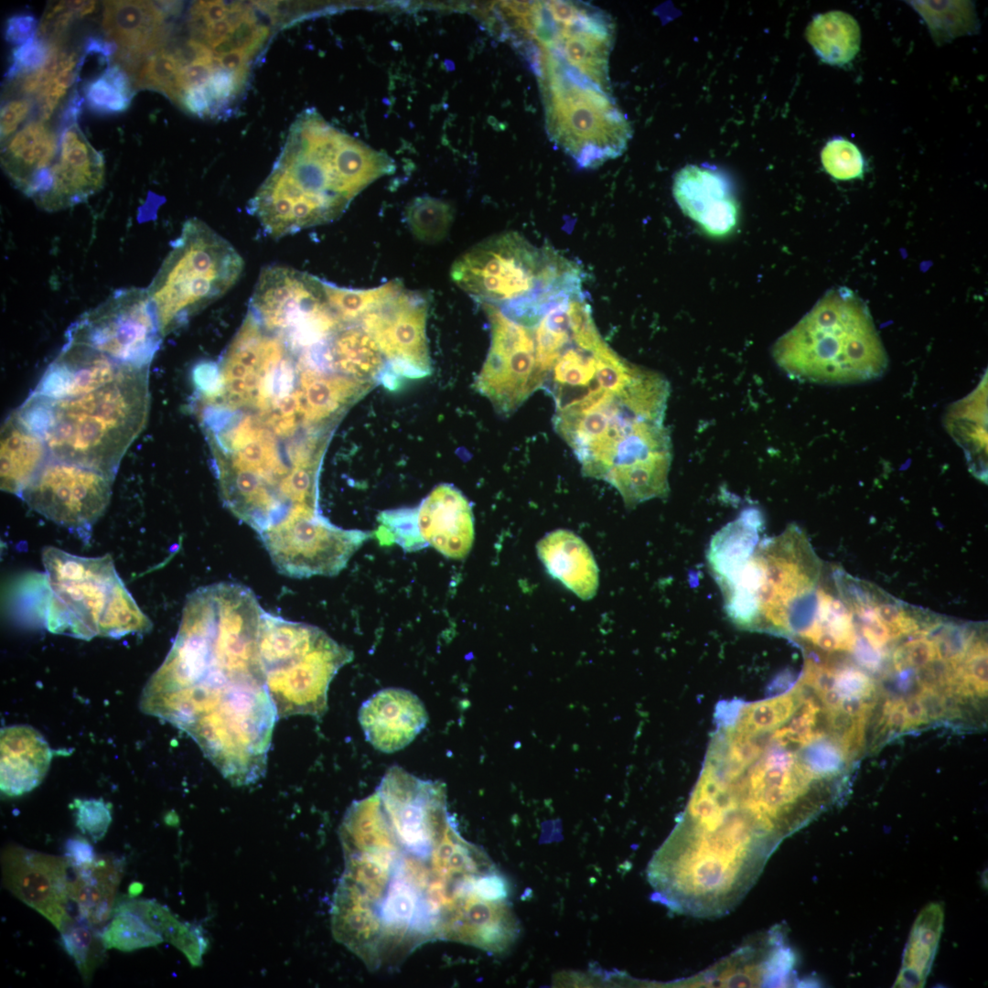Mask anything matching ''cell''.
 <instances>
[{
    "mask_svg": "<svg viewBox=\"0 0 988 988\" xmlns=\"http://www.w3.org/2000/svg\"><path fill=\"white\" fill-rule=\"evenodd\" d=\"M70 867L78 869L91 864L97 857L92 845L82 837H74L65 843V855Z\"/></svg>",
    "mask_w": 988,
    "mask_h": 988,
    "instance_id": "11a10c76",
    "label": "cell"
},
{
    "mask_svg": "<svg viewBox=\"0 0 988 988\" xmlns=\"http://www.w3.org/2000/svg\"><path fill=\"white\" fill-rule=\"evenodd\" d=\"M78 15L68 1L49 4L39 23L37 36L49 43L60 42L63 34Z\"/></svg>",
    "mask_w": 988,
    "mask_h": 988,
    "instance_id": "c3c4849f",
    "label": "cell"
},
{
    "mask_svg": "<svg viewBox=\"0 0 988 988\" xmlns=\"http://www.w3.org/2000/svg\"><path fill=\"white\" fill-rule=\"evenodd\" d=\"M822 738L808 744L802 757V763L817 779L837 774L846 757L839 743Z\"/></svg>",
    "mask_w": 988,
    "mask_h": 988,
    "instance_id": "7bdbcfd3",
    "label": "cell"
},
{
    "mask_svg": "<svg viewBox=\"0 0 988 988\" xmlns=\"http://www.w3.org/2000/svg\"><path fill=\"white\" fill-rule=\"evenodd\" d=\"M42 562L50 592V631L89 639L150 629V619L125 587L110 554L83 557L46 546Z\"/></svg>",
    "mask_w": 988,
    "mask_h": 988,
    "instance_id": "52a82bcc",
    "label": "cell"
},
{
    "mask_svg": "<svg viewBox=\"0 0 988 988\" xmlns=\"http://www.w3.org/2000/svg\"><path fill=\"white\" fill-rule=\"evenodd\" d=\"M822 163L828 174L839 180L860 177L864 171V159L860 150L851 142L835 138L826 144L822 151Z\"/></svg>",
    "mask_w": 988,
    "mask_h": 988,
    "instance_id": "b9f144b4",
    "label": "cell"
},
{
    "mask_svg": "<svg viewBox=\"0 0 988 988\" xmlns=\"http://www.w3.org/2000/svg\"><path fill=\"white\" fill-rule=\"evenodd\" d=\"M452 207L440 199L419 197L409 204L406 219L413 236L435 243L446 238L453 221Z\"/></svg>",
    "mask_w": 988,
    "mask_h": 988,
    "instance_id": "f35d334b",
    "label": "cell"
},
{
    "mask_svg": "<svg viewBox=\"0 0 988 988\" xmlns=\"http://www.w3.org/2000/svg\"><path fill=\"white\" fill-rule=\"evenodd\" d=\"M57 135L45 122L33 121L19 130L2 150V166L21 190L38 172L58 160Z\"/></svg>",
    "mask_w": 988,
    "mask_h": 988,
    "instance_id": "1f68e13d",
    "label": "cell"
},
{
    "mask_svg": "<svg viewBox=\"0 0 988 988\" xmlns=\"http://www.w3.org/2000/svg\"><path fill=\"white\" fill-rule=\"evenodd\" d=\"M420 547L431 546L451 559L465 558L475 537L472 508L463 493L450 484L435 487L414 508Z\"/></svg>",
    "mask_w": 988,
    "mask_h": 988,
    "instance_id": "7402d4cb",
    "label": "cell"
},
{
    "mask_svg": "<svg viewBox=\"0 0 988 988\" xmlns=\"http://www.w3.org/2000/svg\"><path fill=\"white\" fill-rule=\"evenodd\" d=\"M123 867L120 858L97 855L91 864L75 869L70 897L77 905L79 917L93 927L103 924L111 916Z\"/></svg>",
    "mask_w": 988,
    "mask_h": 988,
    "instance_id": "4dcf8cb0",
    "label": "cell"
},
{
    "mask_svg": "<svg viewBox=\"0 0 988 988\" xmlns=\"http://www.w3.org/2000/svg\"><path fill=\"white\" fill-rule=\"evenodd\" d=\"M427 311L423 295L403 287L360 318L394 376L418 379L430 374Z\"/></svg>",
    "mask_w": 988,
    "mask_h": 988,
    "instance_id": "ac0fdd59",
    "label": "cell"
},
{
    "mask_svg": "<svg viewBox=\"0 0 988 988\" xmlns=\"http://www.w3.org/2000/svg\"><path fill=\"white\" fill-rule=\"evenodd\" d=\"M5 886L48 919L59 931L71 921L68 913L70 867L65 856L47 854L18 845L7 846L1 857Z\"/></svg>",
    "mask_w": 988,
    "mask_h": 988,
    "instance_id": "d6986e66",
    "label": "cell"
},
{
    "mask_svg": "<svg viewBox=\"0 0 988 988\" xmlns=\"http://www.w3.org/2000/svg\"><path fill=\"white\" fill-rule=\"evenodd\" d=\"M101 936L105 949L123 951L156 946L164 940L139 914L119 907Z\"/></svg>",
    "mask_w": 988,
    "mask_h": 988,
    "instance_id": "8d00e7d4",
    "label": "cell"
},
{
    "mask_svg": "<svg viewBox=\"0 0 988 988\" xmlns=\"http://www.w3.org/2000/svg\"><path fill=\"white\" fill-rule=\"evenodd\" d=\"M507 17L535 73H567L610 90L614 27L606 13L580 2H511Z\"/></svg>",
    "mask_w": 988,
    "mask_h": 988,
    "instance_id": "30bf717a",
    "label": "cell"
},
{
    "mask_svg": "<svg viewBox=\"0 0 988 988\" xmlns=\"http://www.w3.org/2000/svg\"><path fill=\"white\" fill-rule=\"evenodd\" d=\"M243 267L225 238L198 218L186 220L146 287L163 338L223 296Z\"/></svg>",
    "mask_w": 988,
    "mask_h": 988,
    "instance_id": "8fae6325",
    "label": "cell"
},
{
    "mask_svg": "<svg viewBox=\"0 0 988 988\" xmlns=\"http://www.w3.org/2000/svg\"><path fill=\"white\" fill-rule=\"evenodd\" d=\"M322 370L362 381L386 374L387 362L373 338L358 321L345 322L311 350Z\"/></svg>",
    "mask_w": 988,
    "mask_h": 988,
    "instance_id": "484cf974",
    "label": "cell"
},
{
    "mask_svg": "<svg viewBox=\"0 0 988 988\" xmlns=\"http://www.w3.org/2000/svg\"><path fill=\"white\" fill-rule=\"evenodd\" d=\"M259 650L278 718L322 716L331 681L353 659L350 650L321 628L266 611L261 620Z\"/></svg>",
    "mask_w": 988,
    "mask_h": 988,
    "instance_id": "9c48e42d",
    "label": "cell"
},
{
    "mask_svg": "<svg viewBox=\"0 0 988 988\" xmlns=\"http://www.w3.org/2000/svg\"><path fill=\"white\" fill-rule=\"evenodd\" d=\"M50 456L43 437L13 412L1 429V489L21 496Z\"/></svg>",
    "mask_w": 988,
    "mask_h": 988,
    "instance_id": "f1b7e54d",
    "label": "cell"
},
{
    "mask_svg": "<svg viewBox=\"0 0 988 988\" xmlns=\"http://www.w3.org/2000/svg\"><path fill=\"white\" fill-rule=\"evenodd\" d=\"M965 675L977 696H987V645L983 639L972 638L962 662Z\"/></svg>",
    "mask_w": 988,
    "mask_h": 988,
    "instance_id": "681fc988",
    "label": "cell"
},
{
    "mask_svg": "<svg viewBox=\"0 0 988 988\" xmlns=\"http://www.w3.org/2000/svg\"><path fill=\"white\" fill-rule=\"evenodd\" d=\"M672 192L682 211L708 235L725 237L736 229L739 204L723 172L687 165L675 175Z\"/></svg>",
    "mask_w": 988,
    "mask_h": 988,
    "instance_id": "44dd1931",
    "label": "cell"
},
{
    "mask_svg": "<svg viewBox=\"0 0 988 988\" xmlns=\"http://www.w3.org/2000/svg\"><path fill=\"white\" fill-rule=\"evenodd\" d=\"M482 307L490 325V347L475 387L499 413L508 416L543 383L533 332L494 306Z\"/></svg>",
    "mask_w": 988,
    "mask_h": 988,
    "instance_id": "2e32d148",
    "label": "cell"
},
{
    "mask_svg": "<svg viewBox=\"0 0 988 988\" xmlns=\"http://www.w3.org/2000/svg\"><path fill=\"white\" fill-rule=\"evenodd\" d=\"M76 825L94 843L102 840L112 822L111 808L102 799L76 800Z\"/></svg>",
    "mask_w": 988,
    "mask_h": 988,
    "instance_id": "bcb514c9",
    "label": "cell"
},
{
    "mask_svg": "<svg viewBox=\"0 0 988 988\" xmlns=\"http://www.w3.org/2000/svg\"><path fill=\"white\" fill-rule=\"evenodd\" d=\"M881 722L885 726L902 732L907 729V717L904 711V700L887 701L883 710Z\"/></svg>",
    "mask_w": 988,
    "mask_h": 988,
    "instance_id": "6f0895ef",
    "label": "cell"
},
{
    "mask_svg": "<svg viewBox=\"0 0 988 988\" xmlns=\"http://www.w3.org/2000/svg\"><path fill=\"white\" fill-rule=\"evenodd\" d=\"M51 752L42 736L26 725L1 732V790L18 796L36 788L45 777Z\"/></svg>",
    "mask_w": 988,
    "mask_h": 988,
    "instance_id": "83f0119b",
    "label": "cell"
},
{
    "mask_svg": "<svg viewBox=\"0 0 988 988\" xmlns=\"http://www.w3.org/2000/svg\"><path fill=\"white\" fill-rule=\"evenodd\" d=\"M263 611L244 585L198 588L145 693L146 710L188 734L235 786L264 776L278 719L259 650Z\"/></svg>",
    "mask_w": 988,
    "mask_h": 988,
    "instance_id": "7a4b0ae2",
    "label": "cell"
},
{
    "mask_svg": "<svg viewBox=\"0 0 988 988\" xmlns=\"http://www.w3.org/2000/svg\"><path fill=\"white\" fill-rule=\"evenodd\" d=\"M126 367L88 346L66 341L32 393L46 398L77 395L110 381Z\"/></svg>",
    "mask_w": 988,
    "mask_h": 988,
    "instance_id": "d4e9b609",
    "label": "cell"
},
{
    "mask_svg": "<svg viewBox=\"0 0 988 988\" xmlns=\"http://www.w3.org/2000/svg\"><path fill=\"white\" fill-rule=\"evenodd\" d=\"M836 690L843 697L853 696L867 699L875 691L873 681L862 671L854 667L837 670Z\"/></svg>",
    "mask_w": 988,
    "mask_h": 988,
    "instance_id": "816d5d0a",
    "label": "cell"
},
{
    "mask_svg": "<svg viewBox=\"0 0 988 988\" xmlns=\"http://www.w3.org/2000/svg\"><path fill=\"white\" fill-rule=\"evenodd\" d=\"M61 932V942L74 960L84 979H89L99 965L105 947L102 936L87 920L80 918L68 923Z\"/></svg>",
    "mask_w": 988,
    "mask_h": 988,
    "instance_id": "ab89813d",
    "label": "cell"
},
{
    "mask_svg": "<svg viewBox=\"0 0 988 988\" xmlns=\"http://www.w3.org/2000/svg\"><path fill=\"white\" fill-rule=\"evenodd\" d=\"M258 443V442H257ZM260 444V443H259ZM262 445V444H261ZM263 446V445H262ZM267 448V447H266ZM269 449V448H268ZM270 450V449H269ZM271 451V450H270ZM272 452V451H271ZM273 453V452H272ZM274 454V453H273ZM275 456V455H274ZM277 457V456H276ZM278 458V457H277ZM279 459V458H278ZM280 460V459H279ZM281 461V460H280ZM282 462V461H281ZM283 463V462H282ZM284 464V463H283ZM285 465V464H284ZM286 467V466H285ZM288 468V467H287ZM289 469V468H288ZM303 473H319V472H303ZM300 474V473H296Z\"/></svg>",
    "mask_w": 988,
    "mask_h": 988,
    "instance_id": "003e7915",
    "label": "cell"
},
{
    "mask_svg": "<svg viewBox=\"0 0 988 988\" xmlns=\"http://www.w3.org/2000/svg\"><path fill=\"white\" fill-rule=\"evenodd\" d=\"M33 102L29 99H16L6 102L1 108L0 134L1 141L10 137L18 125L31 112Z\"/></svg>",
    "mask_w": 988,
    "mask_h": 988,
    "instance_id": "f5cc1de1",
    "label": "cell"
},
{
    "mask_svg": "<svg viewBox=\"0 0 988 988\" xmlns=\"http://www.w3.org/2000/svg\"><path fill=\"white\" fill-rule=\"evenodd\" d=\"M50 48L51 43L38 36L18 46L12 53L5 78L9 81L17 80L40 69L47 62Z\"/></svg>",
    "mask_w": 988,
    "mask_h": 988,
    "instance_id": "f6af8a7d",
    "label": "cell"
},
{
    "mask_svg": "<svg viewBox=\"0 0 988 988\" xmlns=\"http://www.w3.org/2000/svg\"><path fill=\"white\" fill-rule=\"evenodd\" d=\"M392 168L385 156L306 109L291 124L247 210L269 236L279 239L335 220L363 188Z\"/></svg>",
    "mask_w": 988,
    "mask_h": 988,
    "instance_id": "3957f363",
    "label": "cell"
},
{
    "mask_svg": "<svg viewBox=\"0 0 988 988\" xmlns=\"http://www.w3.org/2000/svg\"><path fill=\"white\" fill-rule=\"evenodd\" d=\"M60 48V42L51 43L49 57L45 65L16 80L20 92L38 96L47 89L58 73L63 52Z\"/></svg>",
    "mask_w": 988,
    "mask_h": 988,
    "instance_id": "f907efd6",
    "label": "cell"
},
{
    "mask_svg": "<svg viewBox=\"0 0 988 988\" xmlns=\"http://www.w3.org/2000/svg\"><path fill=\"white\" fill-rule=\"evenodd\" d=\"M328 299L344 322L358 321L365 313L399 292L403 286L397 281L370 289L339 287L324 281Z\"/></svg>",
    "mask_w": 988,
    "mask_h": 988,
    "instance_id": "74e56055",
    "label": "cell"
},
{
    "mask_svg": "<svg viewBox=\"0 0 988 988\" xmlns=\"http://www.w3.org/2000/svg\"><path fill=\"white\" fill-rule=\"evenodd\" d=\"M150 405L149 367H126L91 391L62 398L31 393L16 410L45 440L53 458L113 479L144 430Z\"/></svg>",
    "mask_w": 988,
    "mask_h": 988,
    "instance_id": "277c9868",
    "label": "cell"
},
{
    "mask_svg": "<svg viewBox=\"0 0 988 988\" xmlns=\"http://www.w3.org/2000/svg\"><path fill=\"white\" fill-rule=\"evenodd\" d=\"M670 387L642 368L620 387H605L555 412L556 433L571 447L585 477L603 479L618 448L642 429L664 422Z\"/></svg>",
    "mask_w": 988,
    "mask_h": 988,
    "instance_id": "ba28073f",
    "label": "cell"
},
{
    "mask_svg": "<svg viewBox=\"0 0 988 988\" xmlns=\"http://www.w3.org/2000/svg\"><path fill=\"white\" fill-rule=\"evenodd\" d=\"M818 633L834 638L841 650L853 651L857 640L854 615L843 600L827 587L819 585L815 596L814 610L810 623L798 635L806 639Z\"/></svg>",
    "mask_w": 988,
    "mask_h": 988,
    "instance_id": "e575fe53",
    "label": "cell"
},
{
    "mask_svg": "<svg viewBox=\"0 0 988 988\" xmlns=\"http://www.w3.org/2000/svg\"><path fill=\"white\" fill-rule=\"evenodd\" d=\"M795 710L792 693H788L768 700L745 706L738 714L739 719L736 731L745 735L758 734L787 721Z\"/></svg>",
    "mask_w": 988,
    "mask_h": 988,
    "instance_id": "60d3db41",
    "label": "cell"
},
{
    "mask_svg": "<svg viewBox=\"0 0 988 988\" xmlns=\"http://www.w3.org/2000/svg\"><path fill=\"white\" fill-rule=\"evenodd\" d=\"M943 920V907L939 903H931L920 911L911 929L894 986H924L938 950Z\"/></svg>",
    "mask_w": 988,
    "mask_h": 988,
    "instance_id": "d6a6232c",
    "label": "cell"
},
{
    "mask_svg": "<svg viewBox=\"0 0 988 988\" xmlns=\"http://www.w3.org/2000/svg\"><path fill=\"white\" fill-rule=\"evenodd\" d=\"M38 20L29 13H18L10 16L5 27V38L12 45L21 46L35 37Z\"/></svg>",
    "mask_w": 988,
    "mask_h": 988,
    "instance_id": "db71d44e",
    "label": "cell"
},
{
    "mask_svg": "<svg viewBox=\"0 0 988 988\" xmlns=\"http://www.w3.org/2000/svg\"><path fill=\"white\" fill-rule=\"evenodd\" d=\"M763 530L761 511L747 508L713 536L706 560L718 586L726 583L751 555Z\"/></svg>",
    "mask_w": 988,
    "mask_h": 988,
    "instance_id": "f546056e",
    "label": "cell"
},
{
    "mask_svg": "<svg viewBox=\"0 0 988 988\" xmlns=\"http://www.w3.org/2000/svg\"><path fill=\"white\" fill-rule=\"evenodd\" d=\"M103 6V31L118 47L114 62L133 79L145 59L167 42L168 16L156 2L105 1Z\"/></svg>",
    "mask_w": 988,
    "mask_h": 988,
    "instance_id": "ffe728a7",
    "label": "cell"
},
{
    "mask_svg": "<svg viewBox=\"0 0 988 988\" xmlns=\"http://www.w3.org/2000/svg\"><path fill=\"white\" fill-rule=\"evenodd\" d=\"M68 4L70 7L78 15L79 18L92 14L97 7L96 1L74 0L68 1Z\"/></svg>",
    "mask_w": 988,
    "mask_h": 988,
    "instance_id": "03108f58",
    "label": "cell"
},
{
    "mask_svg": "<svg viewBox=\"0 0 988 988\" xmlns=\"http://www.w3.org/2000/svg\"><path fill=\"white\" fill-rule=\"evenodd\" d=\"M358 719L366 740L382 753L397 752L424 729L428 714L417 695L403 688H385L360 707Z\"/></svg>",
    "mask_w": 988,
    "mask_h": 988,
    "instance_id": "603a6c76",
    "label": "cell"
},
{
    "mask_svg": "<svg viewBox=\"0 0 988 988\" xmlns=\"http://www.w3.org/2000/svg\"><path fill=\"white\" fill-rule=\"evenodd\" d=\"M807 39L821 59L843 66L850 62L860 47V28L847 13L831 11L816 16L809 24Z\"/></svg>",
    "mask_w": 988,
    "mask_h": 988,
    "instance_id": "836d02e7",
    "label": "cell"
},
{
    "mask_svg": "<svg viewBox=\"0 0 988 988\" xmlns=\"http://www.w3.org/2000/svg\"><path fill=\"white\" fill-rule=\"evenodd\" d=\"M840 710L851 717H856L868 714L871 711V704L865 699L845 696L842 699Z\"/></svg>",
    "mask_w": 988,
    "mask_h": 988,
    "instance_id": "6125c7cd",
    "label": "cell"
},
{
    "mask_svg": "<svg viewBox=\"0 0 988 988\" xmlns=\"http://www.w3.org/2000/svg\"><path fill=\"white\" fill-rule=\"evenodd\" d=\"M573 262L551 247L538 249L517 232L484 240L455 261L453 282L481 305L498 308L557 286Z\"/></svg>",
    "mask_w": 988,
    "mask_h": 988,
    "instance_id": "4fadbf2b",
    "label": "cell"
},
{
    "mask_svg": "<svg viewBox=\"0 0 988 988\" xmlns=\"http://www.w3.org/2000/svg\"><path fill=\"white\" fill-rule=\"evenodd\" d=\"M117 907L139 914L161 936L181 949L191 962L197 964L203 951L202 938L199 932L178 922L163 906L152 900H133Z\"/></svg>",
    "mask_w": 988,
    "mask_h": 988,
    "instance_id": "d590c367",
    "label": "cell"
},
{
    "mask_svg": "<svg viewBox=\"0 0 988 988\" xmlns=\"http://www.w3.org/2000/svg\"><path fill=\"white\" fill-rule=\"evenodd\" d=\"M821 563L796 525L762 538L735 575L719 587L728 618L743 629L799 633L810 623Z\"/></svg>",
    "mask_w": 988,
    "mask_h": 988,
    "instance_id": "8992f818",
    "label": "cell"
},
{
    "mask_svg": "<svg viewBox=\"0 0 988 988\" xmlns=\"http://www.w3.org/2000/svg\"><path fill=\"white\" fill-rule=\"evenodd\" d=\"M163 336L146 288L113 292L82 314L66 333V341L88 346L119 363L149 367Z\"/></svg>",
    "mask_w": 988,
    "mask_h": 988,
    "instance_id": "5bb4252c",
    "label": "cell"
},
{
    "mask_svg": "<svg viewBox=\"0 0 988 988\" xmlns=\"http://www.w3.org/2000/svg\"><path fill=\"white\" fill-rule=\"evenodd\" d=\"M259 536L279 572L308 578L338 575L370 532L338 527L317 514L291 517Z\"/></svg>",
    "mask_w": 988,
    "mask_h": 988,
    "instance_id": "9a60e30c",
    "label": "cell"
},
{
    "mask_svg": "<svg viewBox=\"0 0 988 988\" xmlns=\"http://www.w3.org/2000/svg\"><path fill=\"white\" fill-rule=\"evenodd\" d=\"M117 49L118 47L114 42L98 37L89 38L84 44V52L86 55L96 54L106 59L112 56L114 57Z\"/></svg>",
    "mask_w": 988,
    "mask_h": 988,
    "instance_id": "91938a15",
    "label": "cell"
},
{
    "mask_svg": "<svg viewBox=\"0 0 988 988\" xmlns=\"http://www.w3.org/2000/svg\"><path fill=\"white\" fill-rule=\"evenodd\" d=\"M548 134L583 167L620 156L631 128L611 91L569 75L538 76Z\"/></svg>",
    "mask_w": 988,
    "mask_h": 988,
    "instance_id": "7c38bea8",
    "label": "cell"
},
{
    "mask_svg": "<svg viewBox=\"0 0 988 988\" xmlns=\"http://www.w3.org/2000/svg\"><path fill=\"white\" fill-rule=\"evenodd\" d=\"M938 659L933 640L927 636L914 639L897 647L893 654L895 669L903 672L907 669H919Z\"/></svg>",
    "mask_w": 988,
    "mask_h": 988,
    "instance_id": "7dc6e473",
    "label": "cell"
},
{
    "mask_svg": "<svg viewBox=\"0 0 988 988\" xmlns=\"http://www.w3.org/2000/svg\"><path fill=\"white\" fill-rule=\"evenodd\" d=\"M84 97L90 110L99 114L124 112L131 101L102 74L86 85Z\"/></svg>",
    "mask_w": 988,
    "mask_h": 988,
    "instance_id": "ee69618b",
    "label": "cell"
},
{
    "mask_svg": "<svg viewBox=\"0 0 988 988\" xmlns=\"http://www.w3.org/2000/svg\"><path fill=\"white\" fill-rule=\"evenodd\" d=\"M549 575L582 600L592 599L599 585V570L588 545L569 530L558 529L536 544Z\"/></svg>",
    "mask_w": 988,
    "mask_h": 988,
    "instance_id": "4316f807",
    "label": "cell"
},
{
    "mask_svg": "<svg viewBox=\"0 0 988 988\" xmlns=\"http://www.w3.org/2000/svg\"><path fill=\"white\" fill-rule=\"evenodd\" d=\"M791 378L852 384L880 378L888 357L867 306L846 287L829 290L772 347Z\"/></svg>",
    "mask_w": 988,
    "mask_h": 988,
    "instance_id": "5b68a950",
    "label": "cell"
},
{
    "mask_svg": "<svg viewBox=\"0 0 988 988\" xmlns=\"http://www.w3.org/2000/svg\"><path fill=\"white\" fill-rule=\"evenodd\" d=\"M929 721L940 720L947 716L941 692L929 688H921L918 696Z\"/></svg>",
    "mask_w": 988,
    "mask_h": 988,
    "instance_id": "9f6ffc18",
    "label": "cell"
},
{
    "mask_svg": "<svg viewBox=\"0 0 988 988\" xmlns=\"http://www.w3.org/2000/svg\"><path fill=\"white\" fill-rule=\"evenodd\" d=\"M904 711L907 717V729L919 726L929 722L922 704L918 697H911L907 701H904Z\"/></svg>",
    "mask_w": 988,
    "mask_h": 988,
    "instance_id": "94428289",
    "label": "cell"
},
{
    "mask_svg": "<svg viewBox=\"0 0 988 988\" xmlns=\"http://www.w3.org/2000/svg\"><path fill=\"white\" fill-rule=\"evenodd\" d=\"M113 481L94 469L50 456L20 497L48 520L89 534L109 505Z\"/></svg>",
    "mask_w": 988,
    "mask_h": 988,
    "instance_id": "e0dca14e",
    "label": "cell"
},
{
    "mask_svg": "<svg viewBox=\"0 0 988 988\" xmlns=\"http://www.w3.org/2000/svg\"><path fill=\"white\" fill-rule=\"evenodd\" d=\"M340 839L333 932L369 967L395 965L432 940L485 950L503 935L505 878L460 835L440 781L390 767L374 793L347 810Z\"/></svg>",
    "mask_w": 988,
    "mask_h": 988,
    "instance_id": "6da1fadb",
    "label": "cell"
},
{
    "mask_svg": "<svg viewBox=\"0 0 988 988\" xmlns=\"http://www.w3.org/2000/svg\"><path fill=\"white\" fill-rule=\"evenodd\" d=\"M820 697L826 713L840 710L843 696L835 688L823 693Z\"/></svg>",
    "mask_w": 988,
    "mask_h": 988,
    "instance_id": "e7e4bbea",
    "label": "cell"
},
{
    "mask_svg": "<svg viewBox=\"0 0 988 988\" xmlns=\"http://www.w3.org/2000/svg\"><path fill=\"white\" fill-rule=\"evenodd\" d=\"M853 652L859 663L871 671L878 669L883 659V652L871 647L864 638L857 637Z\"/></svg>",
    "mask_w": 988,
    "mask_h": 988,
    "instance_id": "680465c9",
    "label": "cell"
},
{
    "mask_svg": "<svg viewBox=\"0 0 988 988\" xmlns=\"http://www.w3.org/2000/svg\"><path fill=\"white\" fill-rule=\"evenodd\" d=\"M84 99L80 97L78 93H75L71 100L69 102L68 106L65 108L62 118L60 121L61 127L76 124L78 115L81 113V103Z\"/></svg>",
    "mask_w": 988,
    "mask_h": 988,
    "instance_id": "be15d7a7",
    "label": "cell"
},
{
    "mask_svg": "<svg viewBox=\"0 0 988 988\" xmlns=\"http://www.w3.org/2000/svg\"><path fill=\"white\" fill-rule=\"evenodd\" d=\"M57 162L50 167L53 187L37 206L57 211L86 200L104 182V160L88 142L77 124L61 136Z\"/></svg>",
    "mask_w": 988,
    "mask_h": 988,
    "instance_id": "cb8c5ba5",
    "label": "cell"
}]
</instances>
